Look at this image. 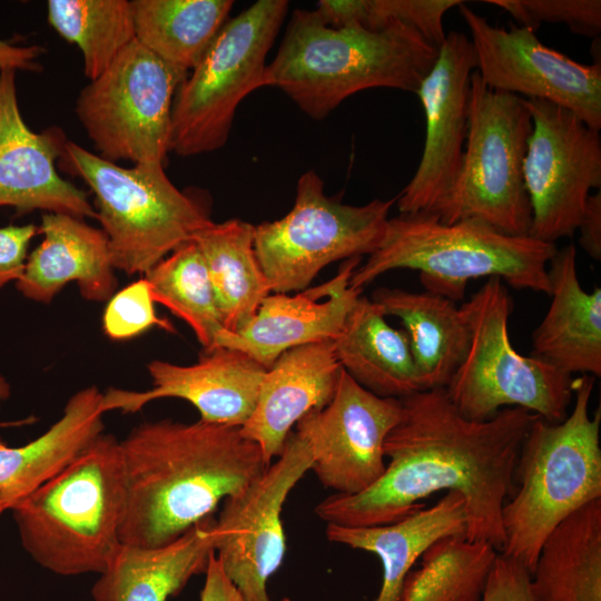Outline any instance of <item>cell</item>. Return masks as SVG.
Wrapping results in <instances>:
<instances>
[{"mask_svg":"<svg viewBox=\"0 0 601 601\" xmlns=\"http://www.w3.org/2000/svg\"><path fill=\"white\" fill-rule=\"evenodd\" d=\"M155 302L145 278L115 293L102 314L104 333L114 341L140 336L152 327L175 333L173 324L156 314Z\"/></svg>","mask_w":601,"mask_h":601,"instance_id":"37","label":"cell"},{"mask_svg":"<svg viewBox=\"0 0 601 601\" xmlns=\"http://www.w3.org/2000/svg\"><path fill=\"white\" fill-rule=\"evenodd\" d=\"M470 327L467 353L446 385L454 407L466 418L486 421L505 407H520L549 423L569 414L572 375L549 362L516 352L509 334L512 297L491 277L461 307Z\"/></svg>","mask_w":601,"mask_h":601,"instance_id":"8","label":"cell"},{"mask_svg":"<svg viewBox=\"0 0 601 601\" xmlns=\"http://www.w3.org/2000/svg\"><path fill=\"white\" fill-rule=\"evenodd\" d=\"M119 442L127 484L119 539L126 545L171 543L268 467L240 427L201 420L145 422Z\"/></svg>","mask_w":601,"mask_h":601,"instance_id":"2","label":"cell"},{"mask_svg":"<svg viewBox=\"0 0 601 601\" xmlns=\"http://www.w3.org/2000/svg\"><path fill=\"white\" fill-rule=\"evenodd\" d=\"M404 325L424 391L446 387L470 345V327L454 302L428 293L377 288L371 298Z\"/></svg>","mask_w":601,"mask_h":601,"instance_id":"28","label":"cell"},{"mask_svg":"<svg viewBox=\"0 0 601 601\" xmlns=\"http://www.w3.org/2000/svg\"><path fill=\"white\" fill-rule=\"evenodd\" d=\"M2 512H3V509L0 506V515H1Z\"/></svg>","mask_w":601,"mask_h":601,"instance_id":"44","label":"cell"},{"mask_svg":"<svg viewBox=\"0 0 601 601\" xmlns=\"http://www.w3.org/2000/svg\"><path fill=\"white\" fill-rule=\"evenodd\" d=\"M459 11L470 32L476 71L491 89L565 108L601 129V63L583 65L543 45L535 32L492 26L469 6Z\"/></svg>","mask_w":601,"mask_h":601,"instance_id":"15","label":"cell"},{"mask_svg":"<svg viewBox=\"0 0 601 601\" xmlns=\"http://www.w3.org/2000/svg\"><path fill=\"white\" fill-rule=\"evenodd\" d=\"M551 303L532 335V355L566 374L601 375V288L578 277L577 248L556 249L548 265Z\"/></svg>","mask_w":601,"mask_h":601,"instance_id":"23","label":"cell"},{"mask_svg":"<svg viewBox=\"0 0 601 601\" xmlns=\"http://www.w3.org/2000/svg\"><path fill=\"white\" fill-rule=\"evenodd\" d=\"M209 516L162 546L120 544L116 555L92 585L95 601H167L191 577L205 573L214 552Z\"/></svg>","mask_w":601,"mask_h":601,"instance_id":"25","label":"cell"},{"mask_svg":"<svg viewBox=\"0 0 601 601\" xmlns=\"http://www.w3.org/2000/svg\"><path fill=\"white\" fill-rule=\"evenodd\" d=\"M341 370L334 341H324L284 352L266 371L240 432L259 445L268 465L283 452L292 427L329 403Z\"/></svg>","mask_w":601,"mask_h":601,"instance_id":"21","label":"cell"},{"mask_svg":"<svg viewBox=\"0 0 601 601\" xmlns=\"http://www.w3.org/2000/svg\"><path fill=\"white\" fill-rule=\"evenodd\" d=\"M255 226L239 218L213 221L197 234L224 328L236 332L272 293L254 248Z\"/></svg>","mask_w":601,"mask_h":601,"instance_id":"30","label":"cell"},{"mask_svg":"<svg viewBox=\"0 0 601 601\" xmlns=\"http://www.w3.org/2000/svg\"><path fill=\"white\" fill-rule=\"evenodd\" d=\"M145 275L154 302L184 321L204 352L216 348L225 328L205 259L196 243L180 246Z\"/></svg>","mask_w":601,"mask_h":601,"instance_id":"33","label":"cell"},{"mask_svg":"<svg viewBox=\"0 0 601 601\" xmlns=\"http://www.w3.org/2000/svg\"><path fill=\"white\" fill-rule=\"evenodd\" d=\"M591 375L574 380V403L560 423L538 417L514 471L515 490L502 510V553L531 573L552 531L588 503L601 499V412L590 416Z\"/></svg>","mask_w":601,"mask_h":601,"instance_id":"6","label":"cell"},{"mask_svg":"<svg viewBox=\"0 0 601 601\" xmlns=\"http://www.w3.org/2000/svg\"><path fill=\"white\" fill-rule=\"evenodd\" d=\"M555 244L512 236L480 219L442 223L428 213L388 218L378 248L353 273L361 289L394 269L418 272L425 292L452 302L464 298L471 279L496 277L516 289L550 294L548 265Z\"/></svg>","mask_w":601,"mask_h":601,"instance_id":"5","label":"cell"},{"mask_svg":"<svg viewBox=\"0 0 601 601\" xmlns=\"http://www.w3.org/2000/svg\"><path fill=\"white\" fill-rule=\"evenodd\" d=\"M45 49L38 45L21 46L0 38V70L40 71L39 58Z\"/></svg>","mask_w":601,"mask_h":601,"instance_id":"42","label":"cell"},{"mask_svg":"<svg viewBox=\"0 0 601 601\" xmlns=\"http://www.w3.org/2000/svg\"><path fill=\"white\" fill-rule=\"evenodd\" d=\"M187 75L137 40L128 45L76 99V115L99 156L164 165L174 99Z\"/></svg>","mask_w":601,"mask_h":601,"instance_id":"12","label":"cell"},{"mask_svg":"<svg viewBox=\"0 0 601 601\" xmlns=\"http://www.w3.org/2000/svg\"><path fill=\"white\" fill-rule=\"evenodd\" d=\"M49 24L82 55L89 81L99 77L136 40L130 1L49 0Z\"/></svg>","mask_w":601,"mask_h":601,"instance_id":"34","label":"cell"},{"mask_svg":"<svg viewBox=\"0 0 601 601\" xmlns=\"http://www.w3.org/2000/svg\"><path fill=\"white\" fill-rule=\"evenodd\" d=\"M325 533L331 542L375 554L382 564L375 601H400L405 579L422 554L444 536L465 535V503L459 492L449 491L433 506H423L394 523L327 524Z\"/></svg>","mask_w":601,"mask_h":601,"instance_id":"26","label":"cell"},{"mask_svg":"<svg viewBox=\"0 0 601 601\" xmlns=\"http://www.w3.org/2000/svg\"><path fill=\"white\" fill-rule=\"evenodd\" d=\"M530 578L531 573L520 561L497 552L482 601H532Z\"/></svg>","mask_w":601,"mask_h":601,"instance_id":"38","label":"cell"},{"mask_svg":"<svg viewBox=\"0 0 601 601\" xmlns=\"http://www.w3.org/2000/svg\"><path fill=\"white\" fill-rule=\"evenodd\" d=\"M437 55V47L406 24L380 31L334 28L316 10L296 9L267 63L264 86L280 89L304 114L322 120L365 89L416 93Z\"/></svg>","mask_w":601,"mask_h":601,"instance_id":"3","label":"cell"},{"mask_svg":"<svg viewBox=\"0 0 601 601\" xmlns=\"http://www.w3.org/2000/svg\"><path fill=\"white\" fill-rule=\"evenodd\" d=\"M532 131L523 164L530 236L554 244L578 229L588 197L601 186V138L570 110L525 99Z\"/></svg>","mask_w":601,"mask_h":601,"instance_id":"13","label":"cell"},{"mask_svg":"<svg viewBox=\"0 0 601 601\" xmlns=\"http://www.w3.org/2000/svg\"><path fill=\"white\" fill-rule=\"evenodd\" d=\"M461 0H321L316 12L329 27H361L371 31L406 24L440 48L446 37L444 16Z\"/></svg>","mask_w":601,"mask_h":601,"instance_id":"35","label":"cell"},{"mask_svg":"<svg viewBox=\"0 0 601 601\" xmlns=\"http://www.w3.org/2000/svg\"><path fill=\"white\" fill-rule=\"evenodd\" d=\"M17 71L0 70V207L96 218L86 193L57 170L67 138L60 128L33 131L18 101Z\"/></svg>","mask_w":601,"mask_h":601,"instance_id":"18","label":"cell"},{"mask_svg":"<svg viewBox=\"0 0 601 601\" xmlns=\"http://www.w3.org/2000/svg\"><path fill=\"white\" fill-rule=\"evenodd\" d=\"M200 601H245L225 574L215 552L211 553L205 572Z\"/></svg>","mask_w":601,"mask_h":601,"instance_id":"41","label":"cell"},{"mask_svg":"<svg viewBox=\"0 0 601 601\" xmlns=\"http://www.w3.org/2000/svg\"><path fill=\"white\" fill-rule=\"evenodd\" d=\"M475 69L470 38L460 31L447 32L416 91L425 116V140L416 171L396 197L400 213H432L454 185L467 135L470 81Z\"/></svg>","mask_w":601,"mask_h":601,"instance_id":"17","label":"cell"},{"mask_svg":"<svg viewBox=\"0 0 601 601\" xmlns=\"http://www.w3.org/2000/svg\"><path fill=\"white\" fill-rule=\"evenodd\" d=\"M10 395V385L7 382V380L0 374V404L2 401L8 398ZM35 421V417H27L24 420H19L14 422H0V427H8V426H21L26 424H30Z\"/></svg>","mask_w":601,"mask_h":601,"instance_id":"43","label":"cell"},{"mask_svg":"<svg viewBox=\"0 0 601 601\" xmlns=\"http://www.w3.org/2000/svg\"><path fill=\"white\" fill-rule=\"evenodd\" d=\"M510 13L518 26L536 31L541 23H562L572 32L597 38L601 32L600 0H484Z\"/></svg>","mask_w":601,"mask_h":601,"instance_id":"36","label":"cell"},{"mask_svg":"<svg viewBox=\"0 0 601 601\" xmlns=\"http://www.w3.org/2000/svg\"><path fill=\"white\" fill-rule=\"evenodd\" d=\"M402 414L400 398L381 397L343 368L329 403L303 416L296 431L312 453L311 471L336 494L374 485L386 469L384 442Z\"/></svg>","mask_w":601,"mask_h":601,"instance_id":"16","label":"cell"},{"mask_svg":"<svg viewBox=\"0 0 601 601\" xmlns=\"http://www.w3.org/2000/svg\"><path fill=\"white\" fill-rule=\"evenodd\" d=\"M58 165L93 193L112 266L127 275L148 273L213 223L196 197L174 185L162 164L121 167L67 140Z\"/></svg>","mask_w":601,"mask_h":601,"instance_id":"7","label":"cell"},{"mask_svg":"<svg viewBox=\"0 0 601 601\" xmlns=\"http://www.w3.org/2000/svg\"><path fill=\"white\" fill-rule=\"evenodd\" d=\"M42 242L28 255L19 293L38 303H50L69 283L78 284L90 302H108L117 288L109 244L101 228L67 215H42Z\"/></svg>","mask_w":601,"mask_h":601,"instance_id":"22","label":"cell"},{"mask_svg":"<svg viewBox=\"0 0 601 601\" xmlns=\"http://www.w3.org/2000/svg\"><path fill=\"white\" fill-rule=\"evenodd\" d=\"M38 234L35 224L0 227V290L21 277L30 243Z\"/></svg>","mask_w":601,"mask_h":601,"instance_id":"39","label":"cell"},{"mask_svg":"<svg viewBox=\"0 0 601 601\" xmlns=\"http://www.w3.org/2000/svg\"><path fill=\"white\" fill-rule=\"evenodd\" d=\"M147 370L151 388H109L104 393V412L134 413L155 400L174 397L194 405L204 422L242 427L253 414L267 371L245 353L227 347L204 352L191 365L154 359Z\"/></svg>","mask_w":601,"mask_h":601,"instance_id":"19","label":"cell"},{"mask_svg":"<svg viewBox=\"0 0 601 601\" xmlns=\"http://www.w3.org/2000/svg\"><path fill=\"white\" fill-rule=\"evenodd\" d=\"M579 244L593 259H601V193L588 197L578 229Z\"/></svg>","mask_w":601,"mask_h":601,"instance_id":"40","label":"cell"},{"mask_svg":"<svg viewBox=\"0 0 601 601\" xmlns=\"http://www.w3.org/2000/svg\"><path fill=\"white\" fill-rule=\"evenodd\" d=\"M311 465L308 444L292 432L277 461L245 490L223 501L213 523L214 552L245 601H272L267 582L286 552L283 505Z\"/></svg>","mask_w":601,"mask_h":601,"instance_id":"14","label":"cell"},{"mask_svg":"<svg viewBox=\"0 0 601 601\" xmlns=\"http://www.w3.org/2000/svg\"><path fill=\"white\" fill-rule=\"evenodd\" d=\"M126 502L120 442L102 433L11 511L36 563L59 575L100 574L121 544Z\"/></svg>","mask_w":601,"mask_h":601,"instance_id":"4","label":"cell"},{"mask_svg":"<svg viewBox=\"0 0 601 601\" xmlns=\"http://www.w3.org/2000/svg\"><path fill=\"white\" fill-rule=\"evenodd\" d=\"M532 601H601V499L561 522L531 572Z\"/></svg>","mask_w":601,"mask_h":601,"instance_id":"29","label":"cell"},{"mask_svg":"<svg viewBox=\"0 0 601 601\" xmlns=\"http://www.w3.org/2000/svg\"><path fill=\"white\" fill-rule=\"evenodd\" d=\"M497 552L465 535L444 536L410 571L400 601H482Z\"/></svg>","mask_w":601,"mask_h":601,"instance_id":"32","label":"cell"},{"mask_svg":"<svg viewBox=\"0 0 601 601\" xmlns=\"http://www.w3.org/2000/svg\"><path fill=\"white\" fill-rule=\"evenodd\" d=\"M395 201L396 197L362 206L343 204L325 194L314 170L304 173L292 209L254 228L255 253L272 292L304 290L329 264L373 254Z\"/></svg>","mask_w":601,"mask_h":601,"instance_id":"11","label":"cell"},{"mask_svg":"<svg viewBox=\"0 0 601 601\" xmlns=\"http://www.w3.org/2000/svg\"><path fill=\"white\" fill-rule=\"evenodd\" d=\"M372 299L359 296L334 341L342 368L381 397L403 398L423 386L407 333L392 327Z\"/></svg>","mask_w":601,"mask_h":601,"instance_id":"27","label":"cell"},{"mask_svg":"<svg viewBox=\"0 0 601 601\" xmlns=\"http://www.w3.org/2000/svg\"><path fill=\"white\" fill-rule=\"evenodd\" d=\"M469 126L459 176L428 214L444 224L480 219L512 236L530 234L532 213L523 164L532 119L525 99L470 81Z\"/></svg>","mask_w":601,"mask_h":601,"instance_id":"9","label":"cell"},{"mask_svg":"<svg viewBox=\"0 0 601 601\" xmlns=\"http://www.w3.org/2000/svg\"><path fill=\"white\" fill-rule=\"evenodd\" d=\"M102 398L98 387L82 388L37 439L18 447L0 439V506L4 511L58 474L104 433Z\"/></svg>","mask_w":601,"mask_h":601,"instance_id":"24","label":"cell"},{"mask_svg":"<svg viewBox=\"0 0 601 601\" xmlns=\"http://www.w3.org/2000/svg\"><path fill=\"white\" fill-rule=\"evenodd\" d=\"M402 414L384 442L386 469L366 491L333 494L315 512L327 524L394 523L425 506L440 491H456L465 503L469 541L504 545L502 510L515 490L514 471L523 441L539 417L505 407L486 421L464 417L445 388L400 398Z\"/></svg>","mask_w":601,"mask_h":601,"instance_id":"1","label":"cell"},{"mask_svg":"<svg viewBox=\"0 0 601 601\" xmlns=\"http://www.w3.org/2000/svg\"><path fill=\"white\" fill-rule=\"evenodd\" d=\"M136 40L171 66L193 70L226 23L231 0H132Z\"/></svg>","mask_w":601,"mask_h":601,"instance_id":"31","label":"cell"},{"mask_svg":"<svg viewBox=\"0 0 601 601\" xmlns=\"http://www.w3.org/2000/svg\"><path fill=\"white\" fill-rule=\"evenodd\" d=\"M362 257L346 259L327 282L294 295L274 293L238 331L224 329L217 347L240 351L266 367L286 351L324 341H335L362 290L349 285Z\"/></svg>","mask_w":601,"mask_h":601,"instance_id":"20","label":"cell"},{"mask_svg":"<svg viewBox=\"0 0 601 601\" xmlns=\"http://www.w3.org/2000/svg\"><path fill=\"white\" fill-rule=\"evenodd\" d=\"M287 11L286 0H258L226 21L176 92L170 151L189 157L224 147L242 100L265 87L266 59Z\"/></svg>","mask_w":601,"mask_h":601,"instance_id":"10","label":"cell"}]
</instances>
